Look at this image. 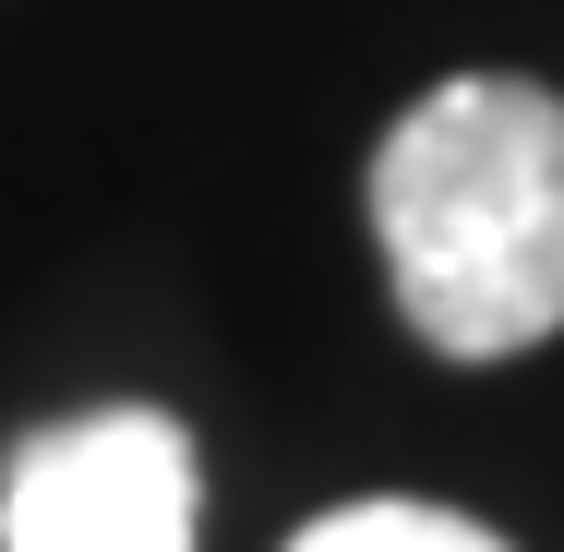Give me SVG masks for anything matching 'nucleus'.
<instances>
[{
	"label": "nucleus",
	"mask_w": 564,
	"mask_h": 552,
	"mask_svg": "<svg viewBox=\"0 0 564 552\" xmlns=\"http://www.w3.org/2000/svg\"><path fill=\"white\" fill-rule=\"evenodd\" d=\"M205 480L169 409H85L12 444L0 541L12 552H193Z\"/></svg>",
	"instance_id": "f03ea898"
},
{
	"label": "nucleus",
	"mask_w": 564,
	"mask_h": 552,
	"mask_svg": "<svg viewBox=\"0 0 564 552\" xmlns=\"http://www.w3.org/2000/svg\"><path fill=\"white\" fill-rule=\"evenodd\" d=\"M289 552H517V541L480 529V517H456V505H409V493H384V505H337V517H313Z\"/></svg>",
	"instance_id": "7ed1b4c3"
},
{
	"label": "nucleus",
	"mask_w": 564,
	"mask_h": 552,
	"mask_svg": "<svg viewBox=\"0 0 564 552\" xmlns=\"http://www.w3.org/2000/svg\"><path fill=\"white\" fill-rule=\"evenodd\" d=\"M372 240L397 313L445 360H517L564 325V97L456 73L372 156Z\"/></svg>",
	"instance_id": "f257e3e1"
}]
</instances>
